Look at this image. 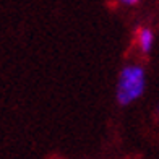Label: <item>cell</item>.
Returning <instances> with one entry per match:
<instances>
[{
    "mask_svg": "<svg viewBox=\"0 0 159 159\" xmlns=\"http://www.w3.org/2000/svg\"><path fill=\"white\" fill-rule=\"evenodd\" d=\"M146 70L140 63H127L119 71L115 83V99L122 107L140 101L146 91Z\"/></svg>",
    "mask_w": 159,
    "mask_h": 159,
    "instance_id": "6da1fadb",
    "label": "cell"
},
{
    "mask_svg": "<svg viewBox=\"0 0 159 159\" xmlns=\"http://www.w3.org/2000/svg\"><path fill=\"white\" fill-rule=\"evenodd\" d=\"M156 42V34L149 26H140L135 33V46L143 55L151 54V50L154 47Z\"/></svg>",
    "mask_w": 159,
    "mask_h": 159,
    "instance_id": "7a4b0ae2",
    "label": "cell"
},
{
    "mask_svg": "<svg viewBox=\"0 0 159 159\" xmlns=\"http://www.w3.org/2000/svg\"><path fill=\"white\" fill-rule=\"evenodd\" d=\"M117 5H120V7H127V8H132V7H136L141 0H114Z\"/></svg>",
    "mask_w": 159,
    "mask_h": 159,
    "instance_id": "3957f363",
    "label": "cell"
},
{
    "mask_svg": "<svg viewBox=\"0 0 159 159\" xmlns=\"http://www.w3.org/2000/svg\"><path fill=\"white\" fill-rule=\"evenodd\" d=\"M157 115H159V104H157Z\"/></svg>",
    "mask_w": 159,
    "mask_h": 159,
    "instance_id": "277c9868",
    "label": "cell"
}]
</instances>
